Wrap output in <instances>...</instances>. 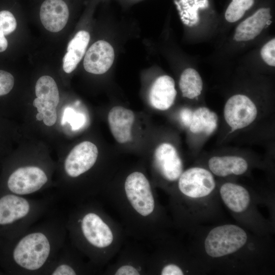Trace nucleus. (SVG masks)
Listing matches in <instances>:
<instances>
[{"label": "nucleus", "mask_w": 275, "mask_h": 275, "mask_svg": "<svg viewBox=\"0 0 275 275\" xmlns=\"http://www.w3.org/2000/svg\"><path fill=\"white\" fill-rule=\"evenodd\" d=\"M135 119L133 112L121 106H115L109 111L107 120L111 133L119 144L132 140V127Z\"/></svg>", "instance_id": "nucleus-15"}, {"label": "nucleus", "mask_w": 275, "mask_h": 275, "mask_svg": "<svg viewBox=\"0 0 275 275\" xmlns=\"http://www.w3.org/2000/svg\"><path fill=\"white\" fill-rule=\"evenodd\" d=\"M208 164L212 174L223 177L230 175H242L248 169L246 160L235 155L213 156L209 159Z\"/></svg>", "instance_id": "nucleus-18"}, {"label": "nucleus", "mask_w": 275, "mask_h": 275, "mask_svg": "<svg viewBox=\"0 0 275 275\" xmlns=\"http://www.w3.org/2000/svg\"><path fill=\"white\" fill-rule=\"evenodd\" d=\"M177 95L174 80L169 75H162L156 79L149 92L151 105L159 111H166L174 104Z\"/></svg>", "instance_id": "nucleus-16"}, {"label": "nucleus", "mask_w": 275, "mask_h": 275, "mask_svg": "<svg viewBox=\"0 0 275 275\" xmlns=\"http://www.w3.org/2000/svg\"><path fill=\"white\" fill-rule=\"evenodd\" d=\"M0 189L22 196H29L47 187L49 177L39 166L25 165L5 169Z\"/></svg>", "instance_id": "nucleus-5"}, {"label": "nucleus", "mask_w": 275, "mask_h": 275, "mask_svg": "<svg viewBox=\"0 0 275 275\" xmlns=\"http://www.w3.org/2000/svg\"><path fill=\"white\" fill-rule=\"evenodd\" d=\"M221 198L225 205L232 211L240 213L249 206L250 196L244 187L231 182L223 184L219 189Z\"/></svg>", "instance_id": "nucleus-20"}, {"label": "nucleus", "mask_w": 275, "mask_h": 275, "mask_svg": "<svg viewBox=\"0 0 275 275\" xmlns=\"http://www.w3.org/2000/svg\"><path fill=\"white\" fill-rule=\"evenodd\" d=\"M50 202L0 189V243L16 238L34 225L47 212Z\"/></svg>", "instance_id": "nucleus-4"}, {"label": "nucleus", "mask_w": 275, "mask_h": 275, "mask_svg": "<svg viewBox=\"0 0 275 275\" xmlns=\"http://www.w3.org/2000/svg\"><path fill=\"white\" fill-rule=\"evenodd\" d=\"M177 181V195H173V198H204L209 195L215 187L211 172L200 167L190 168L183 171Z\"/></svg>", "instance_id": "nucleus-9"}, {"label": "nucleus", "mask_w": 275, "mask_h": 275, "mask_svg": "<svg viewBox=\"0 0 275 275\" xmlns=\"http://www.w3.org/2000/svg\"><path fill=\"white\" fill-rule=\"evenodd\" d=\"M257 114L254 102L243 94H236L230 97L224 109L225 120L232 132L249 126L255 120Z\"/></svg>", "instance_id": "nucleus-11"}, {"label": "nucleus", "mask_w": 275, "mask_h": 275, "mask_svg": "<svg viewBox=\"0 0 275 275\" xmlns=\"http://www.w3.org/2000/svg\"><path fill=\"white\" fill-rule=\"evenodd\" d=\"M179 86L183 97L193 99L201 94L203 84L198 71L188 68L181 73Z\"/></svg>", "instance_id": "nucleus-23"}, {"label": "nucleus", "mask_w": 275, "mask_h": 275, "mask_svg": "<svg viewBox=\"0 0 275 275\" xmlns=\"http://www.w3.org/2000/svg\"><path fill=\"white\" fill-rule=\"evenodd\" d=\"M14 78L10 72L0 70V97L8 94L13 89Z\"/></svg>", "instance_id": "nucleus-26"}, {"label": "nucleus", "mask_w": 275, "mask_h": 275, "mask_svg": "<svg viewBox=\"0 0 275 275\" xmlns=\"http://www.w3.org/2000/svg\"><path fill=\"white\" fill-rule=\"evenodd\" d=\"M42 114L43 121L46 125L51 126L55 124L57 119L56 108L45 107L42 105Z\"/></svg>", "instance_id": "nucleus-29"}, {"label": "nucleus", "mask_w": 275, "mask_h": 275, "mask_svg": "<svg viewBox=\"0 0 275 275\" xmlns=\"http://www.w3.org/2000/svg\"><path fill=\"white\" fill-rule=\"evenodd\" d=\"M65 221L53 217L0 243V265L6 273L43 275L66 241Z\"/></svg>", "instance_id": "nucleus-3"}, {"label": "nucleus", "mask_w": 275, "mask_h": 275, "mask_svg": "<svg viewBox=\"0 0 275 275\" xmlns=\"http://www.w3.org/2000/svg\"><path fill=\"white\" fill-rule=\"evenodd\" d=\"M218 117L215 113L206 107H200L193 112L190 131L193 133L212 134L216 129Z\"/></svg>", "instance_id": "nucleus-21"}, {"label": "nucleus", "mask_w": 275, "mask_h": 275, "mask_svg": "<svg viewBox=\"0 0 275 275\" xmlns=\"http://www.w3.org/2000/svg\"><path fill=\"white\" fill-rule=\"evenodd\" d=\"M115 59L114 50L107 41L98 40L86 52L84 67L86 71L94 74H102L112 66Z\"/></svg>", "instance_id": "nucleus-13"}, {"label": "nucleus", "mask_w": 275, "mask_h": 275, "mask_svg": "<svg viewBox=\"0 0 275 275\" xmlns=\"http://www.w3.org/2000/svg\"><path fill=\"white\" fill-rule=\"evenodd\" d=\"M90 39L88 32L80 31L69 41L63 59V68L66 73H70L76 68L86 52Z\"/></svg>", "instance_id": "nucleus-19"}, {"label": "nucleus", "mask_w": 275, "mask_h": 275, "mask_svg": "<svg viewBox=\"0 0 275 275\" xmlns=\"http://www.w3.org/2000/svg\"><path fill=\"white\" fill-rule=\"evenodd\" d=\"M101 273L72 243L66 242L43 275H86Z\"/></svg>", "instance_id": "nucleus-8"}, {"label": "nucleus", "mask_w": 275, "mask_h": 275, "mask_svg": "<svg viewBox=\"0 0 275 275\" xmlns=\"http://www.w3.org/2000/svg\"><path fill=\"white\" fill-rule=\"evenodd\" d=\"M84 117L82 115L78 114L76 116L73 115V111L71 108H66L63 116L61 121L62 125H64L65 122H68L72 126L73 130L78 128L80 125L83 123Z\"/></svg>", "instance_id": "nucleus-28"}, {"label": "nucleus", "mask_w": 275, "mask_h": 275, "mask_svg": "<svg viewBox=\"0 0 275 275\" xmlns=\"http://www.w3.org/2000/svg\"><path fill=\"white\" fill-rule=\"evenodd\" d=\"M3 274V272L0 270V274Z\"/></svg>", "instance_id": "nucleus-33"}, {"label": "nucleus", "mask_w": 275, "mask_h": 275, "mask_svg": "<svg viewBox=\"0 0 275 275\" xmlns=\"http://www.w3.org/2000/svg\"><path fill=\"white\" fill-rule=\"evenodd\" d=\"M17 27V21L12 12L8 9L0 10V30L5 35L13 32Z\"/></svg>", "instance_id": "nucleus-25"}, {"label": "nucleus", "mask_w": 275, "mask_h": 275, "mask_svg": "<svg viewBox=\"0 0 275 275\" xmlns=\"http://www.w3.org/2000/svg\"><path fill=\"white\" fill-rule=\"evenodd\" d=\"M150 253L138 244L124 242L116 260L105 266V275H147Z\"/></svg>", "instance_id": "nucleus-7"}, {"label": "nucleus", "mask_w": 275, "mask_h": 275, "mask_svg": "<svg viewBox=\"0 0 275 275\" xmlns=\"http://www.w3.org/2000/svg\"><path fill=\"white\" fill-rule=\"evenodd\" d=\"M275 39H272L262 47L260 51L263 60L268 65L275 66Z\"/></svg>", "instance_id": "nucleus-27"}, {"label": "nucleus", "mask_w": 275, "mask_h": 275, "mask_svg": "<svg viewBox=\"0 0 275 275\" xmlns=\"http://www.w3.org/2000/svg\"><path fill=\"white\" fill-rule=\"evenodd\" d=\"M98 150L97 146L89 141H84L76 145L69 152L63 165L67 178L75 180L67 198L68 197L76 180L92 171L97 162Z\"/></svg>", "instance_id": "nucleus-10"}, {"label": "nucleus", "mask_w": 275, "mask_h": 275, "mask_svg": "<svg viewBox=\"0 0 275 275\" xmlns=\"http://www.w3.org/2000/svg\"><path fill=\"white\" fill-rule=\"evenodd\" d=\"M152 165L157 174L169 183L177 181L183 171L182 161L176 148L169 143H162L156 147Z\"/></svg>", "instance_id": "nucleus-12"}, {"label": "nucleus", "mask_w": 275, "mask_h": 275, "mask_svg": "<svg viewBox=\"0 0 275 275\" xmlns=\"http://www.w3.org/2000/svg\"><path fill=\"white\" fill-rule=\"evenodd\" d=\"M8 45V41L4 34L0 30V52L6 50Z\"/></svg>", "instance_id": "nucleus-31"}, {"label": "nucleus", "mask_w": 275, "mask_h": 275, "mask_svg": "<svg viewBox=\"0 0 275 275\" xmlns=\"http://www.w3.org/2000/svg\"><path fill=\"white\" fill-rule=\"evenodd\" d=\"M248 235L240 227L227 224L212 229L207 235L204 248L207 254L218 258L234 253L246 243Z\"/></svg>", "instance_id": "nucleus-6"}, {"label": "nucleus", "mask_w": 275, "mask_h": 275, "mask_svg": "<svg viewBox=\"0 0 275 275\" xmlns=\"http://www.w3.org/2000/svg\"><path fill=\"white\" fill-rule=\"evenodd\" d=\"M36 119L38 121L43 120V115L40 113H37V114L36 115Z\"/></svg>", "instance_id": "nucleus-32"}, {"label": "nucleus", "mask_w": 275, "mask_h": 275, "mask_svg": "<svg viewBox=\"0 0 275 275\" xmlns=\"http://www.w3.org/2000/svg\"><path fill=\"white\" fill-rule=\"evenodd\" d=\"M193 112L188 108H183L180 112V118L184 125L189 126L193 117Z\"/></svg>", "instance_id": "nucleus-30"}, {"label": "nucleus", "mask_w": 275, "mask_h": 275, "mask_svg": "<svg viewBox=\"0 0 275 275\" xmlns=\"http://www.w3.org/2000/svg\"><path fill=\"white\" fill-rule=\"evenodd\" d=\"M254 0H232L228 6L225 17L229 22H235L244 15L253 5Z\"/></svg>", "instance_id": "nucleus-24"}, {"label": "nucleus", "mask_w": 275, "mask_h": 275, "mask_svg": "<svg viewBox=\"0 0 275 275\" xmlns=\"http://www.w3.org/2000/svg\"><path fill=\"white\" fill-rule=\"evenodd\" d=\"M65 225L69 241L101 273L116 256L126 235L124 228L92 199L77 204Z\"/></svg>", "instance_id": "nucleus-2"}, {"label": "nucleus", "mask_w": 275, "mask_h": 275, "mask_svg": "<svg viewBox=\"0 0 275 275\" xmlns=\"http://www.w3.org/2000/svg\"><path fill=\"white\" fill-rule=\"evenodd\" d=\"M270 9L262 8L238 24L235 30L234 40L238 41L252 40L258 36L270 22Z\"/></svg>", "instance_id": "nucleus-17"}, {"label": "nucleus", "mask_w": 275, "mask_h": 275, "mask_svg": "<svg viewBox=\"0 0 275 275\" xmlns=\"http://www.w3.org/2000/svg\"><path fill=\"white\" fill-rule=\"evenodd\" d=\"M70 14L69 6L65 0H43L39 7V17L44 27L56 33L66 25Z\"/></svg>", "instance_id": "nucleus-14"}, {"label": "nucleus", "mask_w": 275, "mask_h": 275, "mask_svg": "<svg viewBox=\"0 0 275 275\" xmlns=\"http://www.w3.org/2000/svg\"><path fill=\"white\" fill-rule=\"evenodd\" d=\"M35 94L45 107L56 108L60 101L59 92L55 80L51 76L40 77L35 85Z\"/></svg>", "instance_id": "nucleus-22"}, {"label": "nucleus", "mask_w": 275, "mask_h": 275, "mask_svg": "<svg viewBox=\"0 0 275 275\" xmlns=\"http://www.w3.org/2000/svg\"><path fill=\"white\" fill-rule=\"evenodd\" d=\"M102 193L119 214L126 235L153 243L161 239L163 212L143 172H129L120 182L105 186Z\"/></svg>", "instance_id": "nucleus-1"}]
</instances>
